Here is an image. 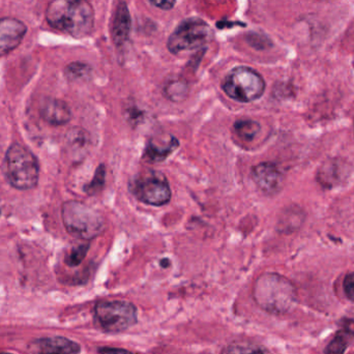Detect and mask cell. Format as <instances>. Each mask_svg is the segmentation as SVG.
I'll return each instance as SVG.
<instances>
[{
	"instance_id": "obj_1",
	"label": "cell",
	"mask_w": 354,
	"mask_h": 354,
	"mask_svg": "<svg viewBox=\"0 0 354 354\" xmlns=\"http://www.w3.org/2000/svg\"><path fill=\"white\" fill-rule=\"evenodd\" d=\"M46 20L52 28L83 39L93 31L95 12L88 0H52L46 10Z\"/></svg>"
},
{
	"instance_id": "obj_2",
	"label": "cell",
	"mask_w": 354,
	"mask_h": 354,
	"mask_svg": "<svg viewBox=\"0 0 354 354\" xmlns=\"http://www.w3.org/2000/svg\"><path fill=\"white\" fill-rule=\"evenodd\" d=\"M253 297L263 311L274 315L290 313L297 306L295 285L277 272H266L258 277L253 287Z\"/></svg>"
},
{
	"instance_id": "obj_3",
	"label": "cell",
	"mask_w": 354,
	"mask_h": 354,
	"mask_svg": "<svg viewBox=\"0 0 354 354\" xmlns=\"http://www.w3.org/2000/svg\"><path fill=\"white\" fill-rule=\"evenodd\" d=\"M2 170L8 185L18 191H29L39 183V165L37 157L19 143L8 147Z\"/></svg>"
},
{
	"instance_id": "obj_4",
	"label": "cell",
	"mask_w": 354,
	"mask_h": 354,
	"mask_svg": "<svg viewBox=\"0 0 354 354\" xmlns=\"http://www.w3.org/2000/svg\"><path fill=\"white\" fill-rule=\"evenodd\" d=\"M62 218L68 234L82 241H91L105 230V218L99 210L76 200L64 202Z\"/></svg>"
},
{
	"instance_id": "obj_5",
	"label": "cell",
	"mask_w": 354,
	"mask_h": 354,
	"mask_svg": "<svg viewBox=\"0 0 354 354\" xmlns=\"http://www.w3.org/2000/svg\"><path fill=\"white\" fill-rule=\"evenodd\" d=\"M93 318L100 328L106 333L124 332L138 322V310L127 301H101L93 308Z\"/></svg>"
},
{
	"instance_id": "obj_6",
	"label": "cell",
	"mask_w": 354,
	"mask_h": 354,
	"mask_svg": "<svg viewBox=\"0 0 354 354\" xmlns=\"http://www.w3.org/2000/svg\"><path fill=\"white\" fill-rule=\"evenodd\" d=\"M222 88L234 101L251 103L262 97L266 91V82L261 75L253 68L239 66L225 77Z\"/></svg>"
},
{
	"instance_id": "obj_7",
	"label": "cell",
	"mask_w": 354,
	"mask_h": 354,
	"mask_svg": "<svg viewBox=\"0 0 354 354\" xmlns=\"http://www.w3.org/2000/svg\"><path fill=\"white\" fill-rule=\"evenodd\" d=\"M212 30L209 25L199 18H189L180 23L168 39V50L172 54L199 49L209 43Z\"/></svg>"
},
{
	"instance_id": "obj_8",
	"label": "cell",
	"mask_w": 354,
	"mask_h": 354,
	"mask_svg": "<svg viewBox=\"0 0 354 354\" xmlns=\"http://www.w3.org/2000/svg\"><path fill=\"white\" fill-rule=\"evenodd\" d=\"M131 191L143 203L163 206L171 200V189L163 174L149 171L141 174L131 183Z\"/></svg>"
},
{
	"instance_id": "obj_9",
	"label": "cell",
	"mask_w": 354,
	"mask_h": 354,
	"mask_svg": "<svg viewBox=\"0 0 354 354\" xmlns=\"http://www.w3.org/2000/svg\"><path fill=\"white\" fill-rule=\"evenodd\" d=\"M26 32V24L19 19L0 18V57L18 48Z\"/></svg>"
},
{
	"instance_id": "obj_10",
	"label": "cell",
	"mask_w": 354,
	"mask_h": 354,
	"mask_svg": "<svg viewBox=\"0 0 354 354\" xmlns=\"http://www.w3.org/2000/svg\"><path fill=\"white\" fill-rule=\"evenodd\" d=\"M252 179L266 195H276L284 185V176L272 163H260L252 169Z\"/></svg>"
},
{
	"instance_id": "obj_11",
	"label": "cell",
	"mask_w": 354,
	"mask_h": 354,
	"mask_svg": "<svg viewBox=\"0 0 354 354\" xmlns=\"http://www.w3.org/2000/svg\"><path fill=\"white\" fill-rule=\"evenodd\" d=\"M37 354H79L81 346L78 343L64 337H46L31 343Z\"/></svg>"
},
{
	"instance_id": "obj_12",
	"label": "cell",
	"mask_w": 354,
	"mask_h": 354,
	"mask_svg": "<svg viewBox=\"0 0 354 354\" xmlns=\"http://www.w3.org/2000/svg\"><path fill=\"white\" fill-rule=\"evenodd\" d=\"M39 114L47 124L53 127L64 126L72 120V111L68 104L52 97H48L41 103Z\"/></svg>"
},
{
	"instance_id": "obj_13",
	"label": "cell",
	"mask_w": 354,
	"mask_h": 354,
	"mask_svg": "<svg viewBox=\"0 0 354 354\" xmlns=\"http://www.w3.org/2000/svg\"><path fill=\"white\" fill-rule=\"evenodd\" d=\"M131 31V16L126 2H118L112 18L111 35L114 43L122 45L129 39Z\"/></svg>"
},
{
	"instance_id": "obj_14",
	"label": "cell",
	"mask_w": 354,
	"mask_h": 354,
	"mask_svg": "<svg viewBox=\"0 0 354 354\" xmlns=\"http://www.w3.org/2000/svg\"><path fill=\"white\" fill-rule=\"evenodd\" d=\"M64 145L66 153L74 161L83 159L89 147V135L83 129L75 127L66 133Z\"/></svg>"
},
{
	"instance_id": "obj_15",
	"label": "cell",
	"mask_w": 354,
	"mask_h": 354,
	"mask_svg": "<svg viewBox=\"0 0 354 354\" xmlns=\"http://www.w3.org/2000/svg\"><path fill=\"white\" fill-rule=\"evenodd\" d=\"M178 147L179 141L174 136H168L167 140L151 139L145 149V159L151 163L164 162Z\"/></svg>"
},
{
	"instance_id": "obj_16",
	"label": "cell",
	"mask_w": 354,
	"mask_h": 354,
	"mask_svg": "<svg viewBox=\"0 0 354 354\" xmlns=\"http://www.w3.org/2000/svg\"><path fill=\"white\" fill-rule=\"evenodd\" d=\"M233 130L241 140L252 141L259 134L261 127L255 120H241L233 124Z\"/></svg>"
},
{
	"instance_id": "obj_17",
	"label": "cell",
	"mask_w": 354,
	"mask_h": 354,
	"mask_svg": "<svg viewBox=\"0 0 354 354\" xmlns=\"http://www.w3.org/2000/svg\"><path fill=\"white\" fill-rule=\"evenodd\" d=\"M165 95L170 101L176 102V103H180L187 99V93H189V86L185 80L181 79H176V80L169 81L166 84Z\"/></svg>"
},
{
	"instance_id": "obj_18",
	"label": "cell",
	"mask_w": 354,
	"mask_h": 354,
	"mask_svg": "<svg viewBox=\"0 0 354 354\" xmlns=\"http://www.w3.org/2000/svg\"><path fill=\"white\" fill-rule=\"evenodd\" d=\"M221 354H268V353L266 349L255 343L241 341V342H232L226 345L222 349Z\"/></svg>"
},
{
	"instance_id": "obj_19",
	"label": "cell",
	"mask_w": 354,
	"mask_h": 354,
	"mask_svg": "<svg viewBox=\"0 0 354 354\" xmlns=\"http://www.w3.org/2000/svg\"><path fill=\"white\" fill-rule=\"evenodd\" d=\"M351 339L342 330H339L336 336L328 343V346L324 349L326 354H345L348 348L349 342Z\"/></svg>"
},
{
	"instance_id": "obj_20",
	"label": "cell",
	"mask_w": 354,
	"mask_h": 354,
	"mask_svg": "<svg viewBox=\"0 0 354 354\" xmlns=\"http://www.w3.org/2000/svg\"><path fill=\"white\" fill-rule=\"evenodd\" d=\"M106 169L105 166L102 164L95 170V176L91 183L85 185L84 192L89 196L97 195L103 189L105 185Z\"/></svg>"
},
{
	"instance_id": "obj_21",
	"label": "cell",
	"mask_w": 354,
	"mask_h": 354,
	"mask_svg": "<svg viewBox=\"0 0 354 354\" xmlns=\"http://www.w3.org/2000/svg\"><path fill=\"white\" fill-rule=\"evenodd\" d=\"M89 74H91V68L88 64L83 62H73L64 70V75L71 81L81 80L86 78Z\"/></svg>"
},
{
	"instance_id": "obj_22",
	"label": "cell",
	"mask_w": 354,
	"mask_h": 354,
	"mask_svg": "<svg viewBox=\"0 0 354 354\" xmlns=\"http://www.w3.org/2000/svg\"><path fill=\"white\" fill-rule=\"evenodd\" d=\"M88 250V243H87V245L86 243H85V245H80L72 249V251L66 256V266H70V268H76V266H80L83 260L86 257Z\"/></svg>"
},
{
	"instance_id": "obj_23",
	"label": "cell",
	"mask_w": 354,
	"mask_h": 354,
	"mask_svg": "<svg viewBox=\"0 0 354 354\" xmlns=\"http://www.w3.org/2000/svg\"><path fill=\"white\" fill-rule=\"evenodd\" d=\"M343 289L347 299L354 303V272L347 274L343 282Z\"/></svg>"
},
{
	"instance_id": "obj_24",
	"label": "cell",
	"mask_w": 354,
	"mask_h": 354,
	"mask_svg": "<svg viewBox=\"0 0 354 354\" xmlns=\"http://www.w3.org/2000/svg\"><path fill=\"white\" fill-rule=\"evenodd\" d=\"M341 330L349 338H354V317H345L340 322Z\"/></svg>"
},
{
	"instance_id": "obj_25",
	"label": "cell",
	"mask_w": 354,
	"mask_h": 354,
	"mask_svg": "<svg viewBox=\"0 0 354 354\" xmlns=\"http://www.w3.org/2000/svg\"><path fill=\"white\" fill-rule=\"evenodd\" d=\"M99 354H135L132 351L124 348H113V347H100L97 348Z\"/></svg>"
},
{
	"instance_id": "obj_26",
	"label": "cell",
	"mask_w": 354,
	"mask_h": 354,
	"mask_svg": "<svg viewBox=\"0 0 354 354\" xmlns=\"http://www.w3.org/2000/svg\"><path fill=\"white\" fill-rule=\"evenodd\" d=\"M153 6L161 10H171L176 6V0H149Z\"/></svg>"
},
{
	"instance_id": "obj_27",
	"label": "cell",
	"mask_w": 354,
	"mask_h": 354,
	"mask_svg": "<svg viewBox=\"0 0 354 354\" xmlns=\"http://www.w3.org/2000/svg\"><path fill=\"white\" fill-rule=\"evenodd\" d=\"M160 264H161V266H163V268H168V266H169V264H170L169 259L161 260V262H160Z\"/></svg>"
},
{
	"instance_id": "obj_28",
	"label": "cell",
	"mask_w": 354,
	"mask_h": 354,
	"mask_svg": "<svg viewBox=\"0 0 354 354\" xmlns=\"http://www.w3.org/2000/svg\"><path fill=\"white\" fill-rule=\"evenodd\" d=\"M0 354H12V353H0Z\"/></svg>"
},
{
	"instance_id": "obj_29",
	"label": "cell",
	"mask_w": 354,
	"mask_h": 354,
	"mask_svg": "<svg viewBox=\"0 0 354 354\" xmlns=\"http://www.w3.org/2000/svg\"><path fill=\"white\" fill-rule=\"evenodd\" d=\"M353 127H354V124H353ZM353 130H354V129H353Z\"/></svg>"
}]
</instances>
